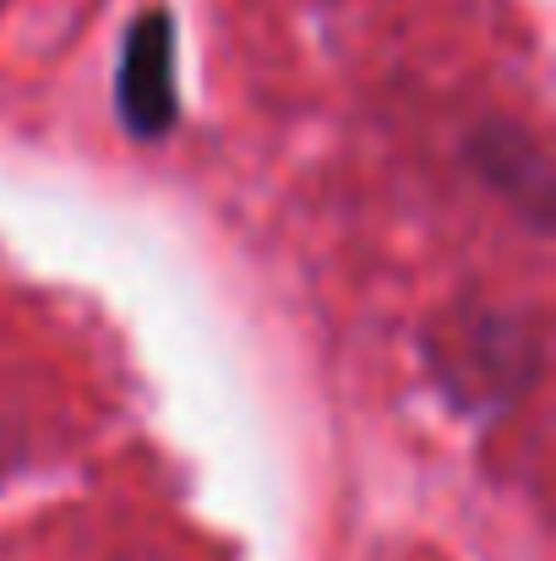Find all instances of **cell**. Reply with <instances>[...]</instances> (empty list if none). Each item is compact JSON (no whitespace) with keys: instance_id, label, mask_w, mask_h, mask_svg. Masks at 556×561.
Here are the masks:
<instances>
[{"instance_id":"1","label":"cell","mask_w":556,"mask_h":561,"mask_svg":"<svg viewBox=\"0 0 556 561\" xmlns=\"http://www.w3.org/2000/svg\"><path fill=\"white\" fill-rule=\"evenodd\" d=\"M121 110L137 137H159L175 126V27L164 11H148L132 27L126 71H121Z\"/></svg>"}]
</instances>
